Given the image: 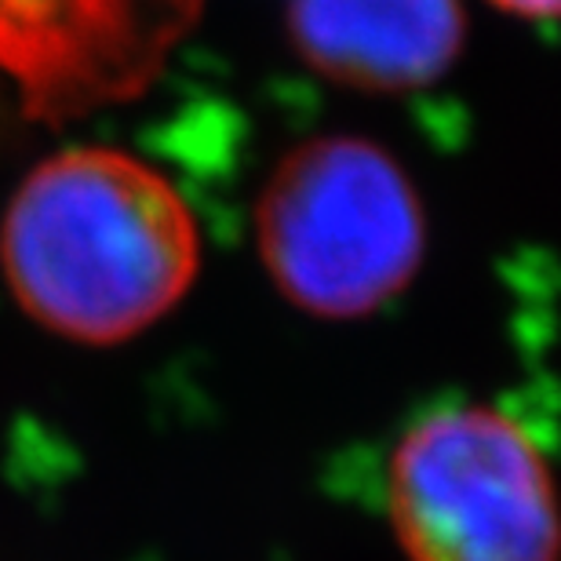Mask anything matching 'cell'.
I'll return each instance as SVG.
<instances>
[{
    "label": "cell",
    "mask_w": 561,
    "mask_h": 561,
    "mask_svg": "<svg viewBox=\"0 0 561 561\" xmlns=\"http://www.w3.org/2000/svg\"><path fill=\"white\" fill-rule=\"evenodd\" d=\"M0 274L37 329L77 346H121L190 296L201 230L153 164L110 146H73L11 194Z\"/></svg>",
    "instance_id": "1"
},
{
    "label": "cell",
    "mask_w": 561,
    "mask_h": 561,
    "mask_svg": "<svg viewBox=\"0 0 561 561\" xmlns=\"http://www.w3.org/2000/svg\"><path fill=\"white\" fill-rule=\"evenodd\" d=\"M255 241L280 299L318 321H362L416 280L426 216L387 150L324 136L277 161L255 208Z\"/></svg>",
    "instance_id": "2"
},
{
    "label": "cell",
    "mask_w": 561,
    "mask_h": 561,
    "mask_svg": "<svg viewBox=\"0 0 561 561\" xmlns=\"http://www.w3.org/2000/svg\"><path fill=\"white\" fill-rule=\"evenodd\" d=\"M387 522L409 561H554L558 507L540 442L489 401L412 420L387 459Z\"/></svg>",
    "instance_id": "3"
},
{
    "label": "cell",
    "mask_w": 561,
    "mask_h": 561,
    "mask_svg": "<svg viewBox=\"0 0 561 561\" xmlns=\"http://www.w3.org/2000/svg\"><path fill=\"white\" fill-rule=\"evenodd\" d=\"M205 0H0V73L41 125L139 99Z\"/></svg>",
    "instance_id": "4"
},
{
    "label": "cell",
    "mask_w": 561,
    "mask_h": 561,
    "mask_svg": "<svg viewBox=\"0 0 561 561\" xmlns=\"http://www.w3.org/2000/svg\"><path fill=\"white\" fill-rule=\"evenodd\" d=\"M463 30L459 0H288V33L302 62L376 95L416 92L445 77Z\"/></svg>",
    "instance_id": "5"
},
{
    "label": "cell",
    "mask_w": 561,
    "mask_h": 561,
    "mask_svg": "<svg viewBox=\"0 0 561 561\" xmlns=\"http://www.w3.org/2000/svg\"><path fill=\"white\" fill-rule=\"evenodd\" d=\"M500 11H511V15L522 19H554L558 15V0H489Z\"/></svg>",
    "instance_id": "6"
}]
</instances>
